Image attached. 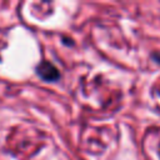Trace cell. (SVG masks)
Returning <instances> with one entry per match:
<instances>
[{
	"label": "cell",
	"instance_id": "1",
	"mask_svg": "<svg viewBox=\"0 0 160 160\" xmlns=\"http://www.w3.org/2000/svg\"><path fill=\"white\" fill-rule=\"evenodd\" d=\"M35 71H36V74L39 75L40 79H42L44 81H48V82L56 81V80H59V78H60V72H59L58 68H56L52 62H50V61H48V60L40 61V62L38 64Z\"/></svg>",
	"mask_w": 160,
	"mask_h": 160
},
{
	"label": "cell",
	"instance_id": "2",
	"mask_svg": "<svg viewBox=\"0 0 160 160\" xmlns=\"http://www.w3.org/2000/svg\"><path fill=\"white\" fill-rule=\"evenodd\" d=\"M152 58H154V60H155L156 62L160 64V52H155V54H152Z\"/></svg>",
	"mask_w": 160,
	"mask_h": 160
}]
</instances>
